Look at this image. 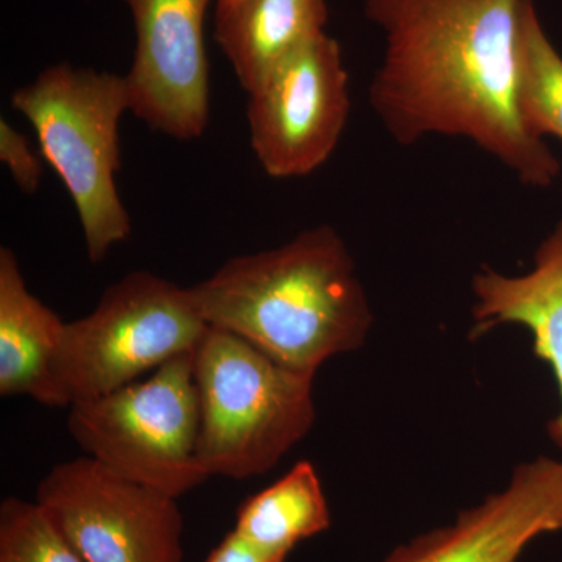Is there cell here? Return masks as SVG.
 <instances>
[{
	"instance_id": "obj_9",
	"label": "cell",
	"mask_w": 562,
	"mask_h": 562,
	"mask_svg": "<svg viewBox=\"0 0 562 562\" xmlns=\"http://www.w3.org/2000/svg\"><path fill=\"white\" fill-rule=\"evenodd\" d=\"M136 27L131 111L171 138H201L210 121L203 22L211 0H125Z\"/></svg>"
},
{
	"instance_id": "obj_13",
	"label": "cell",
	"mask_w": 562,
	"mask_h": 562,
	"mask_svg": "<svg viewBox=\"0 0 562 562\" xmlns=\"http://www.w3.org/2000/svg\"><path fill=\"white\" fill-rule=\"evenodd\" d=\"M327 21L325 0H239L216 10L214 40L249 94L292 55L325 35Z\"/></svg>"
},
{
	"instance_id": "obj_14",
	"label": "cell",
	"mask_w": 562,
	"mask_h": 562,
	"mask_svg": "<svg viewBox=\"0 0 562 562\" xmlns=\"http://www.w3.org/2000/svg\"><path fill=\"white\" fill-rule=\"evenodd\" d=\"M331 527V512L321 476L310 461L247 498L233 530L262 549L290 557L297 543Z\"/></svg>"
},
{
	"instance_id": "obj_18",
	"label": "cell",
	"mask_w": 562,
	"mask_h": 562,
	"mask_svg": "<svg viewBox=\"0 0 562 562\" xmlns=\"http://www.w3.org/2000/svg\"><path fill=\"white\" fill-rule=\"evenodd\" d=\"M286 558V554L262 549L233 530L222 539L205 562H284Z\"/></svg>"
},
{
	"instance_id": "obj_17",
	"label": "cell",
	"mask_w": 562,
	"mask_h": 562,
	"mask_svg": "<svg viewBox=\"0 0 562 562\" xmlns=\"http://www.w3.org/2000/svg\"><path fill=\"white\" fill-rule=\"evenodd\" d=\"M43 160L41 151L33 149L25 135L9 121L0 120V161L25 194L38 190L44 173Z\"/></svg>"
},
{
	"instance_id": "obj_12",
	"label": "cell",
	"mask_w": 562,
	"mask_h": 562,
	"mask_svg": "<svg viewBox=\"0 0 562 562\" xmlns=\"http://www.w3.org/2000/svg\"><path fill=\"white\" fill-rule=\"evenodd\" d=\"M66 322L29 291L10 247L0 249V395L66 406L54 375Z\"/></svg>"
},
{
	"instance_id": "obj_5",
	"label": "cell",
	"mask_w": 562,
	"mask_h": 562,
	"mask_svg": "<svg viewBox=\"0 0 562 562\" xmlns=\"http://www.w3.org/2000/svg\"><path fill=\"white\" fill-rule=\"evenodd\" d=\"M210 325L191 288L147 271L122 277L87 316L65 325L54 362L66 406L127 386L194 351Z\"/></svg>"
},
{
	"instance_id": "obj_6",
	"label": "cell",
	"mask_w": 562,
	"mask_h": 562,
	"mask_svg": "<svg viewBox=\"0 0 562 562\" xmlns=\"http://www.w3.org/2000/svg\"><path fill=\"white\" fill-rule=\"evenodd\" d=\"M68 408L77 446L124 479L173 498L210 479L199 458L201 402L192 351L146 380Z\"/></svg>"
},
{
	"instance_id": "obj_16",
	"label": "cell",
	"mask_w": 562,
	"mask_h": 562,
	"mask_svg": "<svg viewBox=\"0 0 562 562\" xmlns=\"http://www.w3.org/2000/svg\"><path fill=\"white\" fill-rule=\"evenodd\" d=\"M0 562H85L36 501L0 503Z\"/></svg>"
},
{
	"instance_id": "obj_15",
	"label": "cell",
	"mask_w": 562,
	"mask_h": 562,
	"mask_svg": "<svg viewBox=\"0 0 562 562\" xmlns=\"http://www.w3.org/2000/svg\"><path fill=\"white\" fill-rule=\"evenodd\" d=\"M517 99L532 135L562 140V57L543 31L532 0L520 5Z\"/></svg>"
},
{
	"instance_id": "obj_10",
	"label": "cell",
	"mask_w": 562,
	"mask_h": 562,
	"mask_svg": "<svg viewBox=\"0 0 562 562\" xmlns=\"http://www.w3.org/2000/svg\"><path fill=\"white\" fill-rule=\"evenodd\" d=\"M562 531V460L522 462L502 491L446 527L395 547L383 562H519L547 532Z\"/></svg>"
},
{
	"instance_id": "obj_3",
	"label": "cell",
	"mask_w": 562,
	"mask_h": 562,
	"mask_svg": "<svg viewBox=\"0 0 562 562\" xmlns=\"http://www.w3.org/2000/svg\"><path fill=\"white\" fill-rule=\"evenodd\" d=\"M192 364L201 402L199 458L210 476L265 475L312 431L314 375L216 327L192 351Z\"/></svg>"
},
{
	"instance_id": "obj_4",
	"label": "cell",
	"mask_w": 562,
	"mask_h": 562,
	"mask_svg": "<svg viewBox=\"0 0 562 562\" xmlns=\"http://www.w3.org/2000/svg\"><path fill=\"white\" fill-rule=\"evenodd\" d=\"M11 106L31 122L41 155L76 205L88 257L98 265L132 233L114 180L121 120L131 111L125 76L60 63L14 90Z\"/></svg>"
},
{
	"instance_id": "obj_8",
	"label": "cell",
	"mask_w": 562,
	"mask_h": 562,
	"mask_svg": "<svg viewBox=\"0 0 562 562\" xmlns=\"http://www.w3.org/2000/svg\"><path fill=\"white\" fill-rule=\"evenodd\" d=\"M349 116V72L325 33L249 92L251 150L272 179L310 176L331 157Z\"/></svg>"
},
{
	"instance_id": "obj_19",
	"label": "cell",
	"mask_w": 562,
	"mask_h": 562,
	"mask_svg": "<svg viewBox=\"0 0 562 562\" xmlns=\"http://www.w3.org/2000/svg\"><path fill=\"white\" fill-rule=\"evenodd\" d=\"M239 0H217V10L228 9V7L235 5Z\"/></svg>"
},
{
	"instance_id": "obj_7",
	"label": "cell",
	"mask_w": 562,
	"mask_h": 562,
	"mask_svg": "<svg viewBox=\"0 0 562 562\" xmlns=\"http://www.w3.org/2000/svg\"><path fill=\"white\" fill-rule=\"evenodd\" d=\"M35 501L85 562H183L177 498L87 454L55 464Z\"/></svg>"
},
{
	"instance_id": "obj_11",
	"label": "cell",
	"mask_w": 562,
	"mask_h": 562,
	"mask_svg": "<svg viewBox=\"0 0 562 562\" xmlns=\"http://www.w3.org/2000/svg\"><path fill=\"white\" fill-rule=\"evenodd\" d=\"M471 339L502 327L520 325L532 336V349L552 369L561 409L547 435L562 449V222L541 243L530 271L505 276L483 268L472 279Z\"/></svg>"
},
{
	"instance_id": "obj_1",
	"label": "cell",
	"mask_w": 562,
	"mask_h": 562,
	"mask_svg": "<svg viewBox=\"0 0 562 562\" xmlns=\"http://www.w3.org/2000/svg\"><path fill=\"white\" fill-rule=\"evenodd\" d=\"M520 5L522 0H366V18L384 35L369 103L395 143L465 139L525 187H552L560 161L528 131L517 99Z\"/></svg>"
},
{
	"instance_id": "obj_2",
	"label": "cell",
	"mask_w": 562,
	"mask_h": 562,
	"mask_svg": "<svg viewBox=\"0 0 562 562\" xmlns=\"http://www.w3.org/2000/svg\"><path fill=\"white\" fill-rule=\"evenodd\" d=\"M210 327L241 336L294 371L316 375L361 349L373 313L349 247L330 225L225 261L190 286Z\"/></svg>"
}]
</instances>
